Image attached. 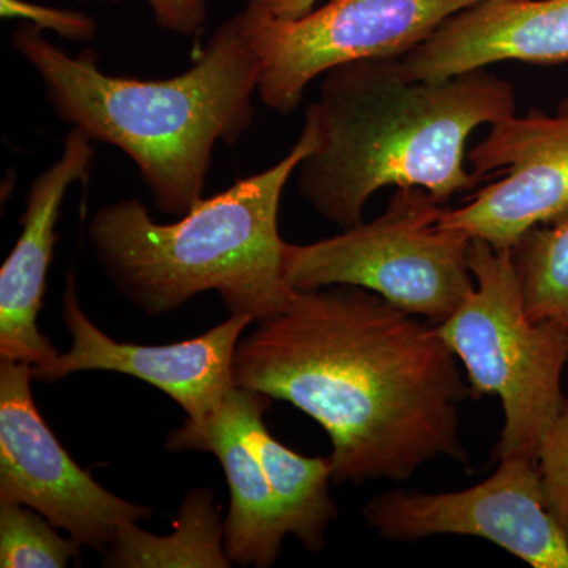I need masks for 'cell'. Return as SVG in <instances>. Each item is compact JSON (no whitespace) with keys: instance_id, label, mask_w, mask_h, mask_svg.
<instances>
[{"instance_id":"6da1fadb","label":"cell","mask_w":568,"mask_h":568,"mask_svg":"<svg viewBox=\"0 0 568 568\" xmlns=\"http://www.w3.org/2000/svg\"><path fill=\"white\" fill-rule=\"evenodd\" d=\"M235 349L237 387L323 426L335 484L405 481L439 457L467 465L459 405L470 396L436 325L365 287L294 291Z\"/></svg>"},{"instance_id":"7a4b0ae2","label":"cell","mask_w":568,"mask_h":568,"mask_svg":"<svg viewBox=\"0 0 568 568\" xmlns=\"http://www.w3.org/2000/svg\"><path fill=\"white\" fill-rule=\"evenodd\" d=\"M323 77L305 112L316 149L298 164L297 186L339 230L364 222L384 186H420L443 205L476 189L484 175L466 170L467 138L517 110L514 85L487 69L413 81L396 59H364Z\"/></svg>"},{"instance_id":"3957f363","label":"cell","mask_w":568,"mask_h":568,"mask_svg":"<svg viewBox=\"0 0 568 568\" xmlns=\"http://www.w3.org/2000/svg\"><path fill=\"white\" fill-rule=\"evenodd\" d=\"M11 44L39 74L54 114L125 153L166 215L181 219L203 200L213 149L234 145L252 126L260 62L239 14L216 29L192 69L168 80L103 73L97 52L71 58L32 22L18 26Z\"/></svg>"},{"instance_id":"277c9868","label":"cell","mask_w":568,"mask_h":568,"mask_svg":"<svg viewBox=\"0 0 568 568\" xmlns=\"http://www.w3.org/2000/svg\"><path fill=\"white\" fill-rule=\"evenodd\" d=\"M316 149L305 121L301 138L274 166L197 201L178 222H153L141 201L103 205L88 234L97 263L115 290L149 316L175 312L205 291L230 315L254 323L282 312L294 291L284 280L278 209L284 186Z\"/></svg>"},{"instance_id":"5b68a950","label":"cell","mask_w":568,"mask_h":568,"mask_svg":"<svg viewBox=\"0 0 568 568\" xmlns=\"http://www.w3.org/2000/svg\"><path fill=\"white\" fill-rule=\"evenodd\" d=\"M469 265L476 290L437 331L465 366L470 398L497 395L503 403L504 426L493 459L536 462L566 403L560 381L568 332L530 320L511 250L473 239Z\"/></svg>"},{"instance_id":"8992f818","label":"cell","mask_w":568,"mask_h":568,"mask_svg":"<svg viewBox=\"0 0 568 568\" xmlns=\"http://www.w3.org/2000/svg\"><path fill=\"white\" fill-rule=\"evenodd\" d=\"M446 209L420 186L398 189L383 215L335 237L284 246V280L293 291L335 284L365 287L440 325L476 290L473 237L440 226Z\"/></svg>"},{"instance_id":"52a82bcc","label":"cell","mask_w":568,"mask_h":568,"mask_svg":"<svg viewBox=\"0 0 568 568\" xmlns=\"http://www.w3.org/2000/svg\"><path fill=\"white\" fill-rule=\"evenodd\" d=\"M485 0H328L298 18L239 11L260 62L257 93L265 106L290 114L306 85L343 63L398 59L424 43L458 11Z\"/></svg>"},{"instance_id":"ba28073f","label":"cell","mask_w":568,"mask_h":568,"mask_svg":"<svg viewBox=\"0 0 568 568\" xmlns=\"http://www.w3.org/2000/svg\"><path fill=\"white\" fill-rule=\"evenodd\" d=\"M32 379V365L0 358V503L31 507L104 555L123 526L152 510L112 495L74 463L40 416Z\"/></svg>"},{"instance_id":"9c48e42d","label":"cell","mask_w":568,"mask_h":568,"mask_svg":"<svg viewBox=\"0 0 568 568\" xmlns=\"http://www.w3.org/2000/svg\"><path fill=\"white\" fill-rule=\"evenodd\" d=\"M369 528L390 541L469 536L491 541L534 568H568V544L545 506L537 463L499 459L491 477L452 493L392 489L364 508Z\"/></svg>"},{"instance_id":"30bf717a","label":"cell","mask_w":568,"mask_h":568,"mask_svg":"<svg viewBox=\"0 0 568 568\" xmlns=\"http://www.w3.org/2000/svg\"><path fill=\"white\" fill-rule=\"evenodd\" d=\"M466 159L477 174L507 175L463 207L446 209L440 226L511 250L534 227L568 219V99L556 114L534 108L491 123Z\"/></svg>"},{"instance_id":"8fae6325","label":"cell","mask_w":568,"mask_h":568,"mask_svg":"<svg viewBox=\"0 0 568 568\" xmlns=\"http://www.w3.org/2000/svg\"><path fill=\"white\" fill-rule=\"evenodd\" d=\"M62 317L71 335L70 349L50 365L32 366L33 379L51 384L78 372L121 373L164 392L194 422L212 416L235 386V349L245 328L254 323L246 315H230L205 334L173 345L119 343L82 312L73 272L67 275Z\"/></svg>"},{"instance_id":"7c38bea8","label":"cell","mask_w":568,"mask_h":568,"mask_svg":"<svg viewBox=\"0 0 568 568\" xmlns=\"http://www.w3.org/2000/svg\"><path fill=\"white\" fill-rule=\"evenodd\" d=\"M92 142L80 129H71L62 155L37 175L26 197L20 239L0 268V358L47 366L59 355L39 331L37 317L47 293L63 197L73 183L89 181L95 159Z\"/></svg>"},{"instance_id":"4fadbf2b","label":"cell","mask_w":568,"mask_h":568,"mask_svg":"<svg viewBox=\"0 0 568 568\" xmlns=\"http://www.w3.org/2000/svg\"><path fill=\"white\" fill-rule=\"evenodd\" d=\"M504 61L568 62V0H485L396 59L413 81H443Z\"/></svg>"},{"instance_id":"5bb4252c","label":"cell","mask_w":568,"mask_h":568,"mask_svg":"<svg viewBox=\"0 0 568 568\" xmlns=\"http://www.w3.org/2000/svg\"><path fill=\"white\" fill-rule=\"evenodd\" d=\"M254 390L234 386L222 406L194 422L186 418L168 436L171 452H209L219 458L230 485L231 504L224 519V549L241 567L267 568L282 555L287 530L260 458L246 436V414Z\"/></svg>"},{"instance_id":"9a60e30c","label":"cell","mask_w":568,"mask_h":568,"mask_svg":"<svg viewBox=\"0 0 568 568\" xmlns=\"http://www.w3.org/2000/svg\"><path fill=\"white\" fill-rule=\"evenodd\" d=\"M271 399L254 392L246 414V436L274 491L287 534L308 551L320 552L328 525L338 517L328 489L334 480L331 457H304L276 440L264 424Z\"/></svg>"},{"instance_id":"2e32d148","label":"cell","mask_w":568,"mask_h":568,"mask_svg":"<svg viewBox=\"0 0 568 568\" xmlns=\"http://www.w3.org/2000/svg\"><path fill=\"white\" fill-rule=\"evenodd\" d=\"M104 566L118 568L233 566L224 549V523L209 489L194 488L182 500L173 534L156 537L136 523L123 526Z\"/></svg>"},{"instance_id":"e0dca14e","label":"cell","mask_w":568,"mask_h":568,"mask_svg":"<svg viewBox=\"0 0 568 568\" xmlns=\"http://www.w3.org/2000/svg\"><path fill=\"white\" fill-rule=\"evenodd\" d=\"M511 260L530 320L568 332V219L523 235Z\"/></svg>"},{"instance_id":"ac0fdd59","label":"cell","mask_w":568,"mask_h":568,"mask_svg":"<svg viewBox=\"0 0 568 568\" xmlns=\"http://www.w3.org/2000/svg\"><path fill=\"white\" fill-rule=\"evenodd\" d=\"M81 547L33 508L0 503V567L63 568L80 559Z\"/></svg>"},{"instance_id":"d6986e66","label":"cell","mask_w":568,"mask_h":568,"mask_svg":"<svg viewBox=\"0 0 568 568\" xmlns=\"http://www.w3.org/2000/svg\"><path fill=\"white\" fill-rule=\"evenodd\" d=\"M536 463L545 506L568 544V396L538 447Z\"/></svg>"},{"instance_id":"ffe728a7","label":"cell","mask_w":568,"mask_h":568,"mask_svg":"<svg viewBox=\"0 0 568 568\" xmlns=\"http://www.w3.org/2000/svg\"><path fill=\"white\" fill-rule=\"evenodd\" d=\"M0 13L3 18H22L41 31L48 29L73 41H91L97 33L95 20L81 11L52 9L26 0H0Z\"/></svg>"},{"instance_id":"44dd1931","label":"cell","mask_w":568,"mask_h":568,"mask_svg":"<svg viewBox=\"0 0 568 568\" xmlns=\"http://www.w3.org/2000/svg\"><path fill=\"white\" fill-rule=\"evenodd\" d=\"M156 26L179 36H194L207 20V0H148Z\"/></svg>"},{"instance_id":"7402d4cb","label":"cell","mask_w":568,"mask_h":568,"mask_svg":"<svg viewBox=\"0 0 568 568\" xmlns=\"http://www.w3.org/2000/svg\"><path fill=\"white\" fill-rule=\"evenodd\" d=\"M317 0H253L246 9L261 17L298 18L315 9Z\"/></svg>"},{"instance_id":"603a6c76","label":"cell","mask_w":568,"mask_h":568,"mask_svg":"<svg viewBox=\"0 0 568 568\" xmlns=\"http://www.w3.org/2000/svg\"><path fill=\"white\" fill-rule=\"evenodd\" d=\"M81 2H110V3H118V2H121V0H81Z\"/></svg>"},{"instance_id":"cb8c5ba5","label":"cell","mask_w":568,"mask_h":568,"mask_svg":"<svg viewBox=\"0 0 568 568\" xmlns=\"http://www.w3.org/2000/svg\"><path fill=\"white\" fill-rule=\"evenodd\" d=\"M248 2H253V0H248Z\"/></svg>"}]
</instances>
